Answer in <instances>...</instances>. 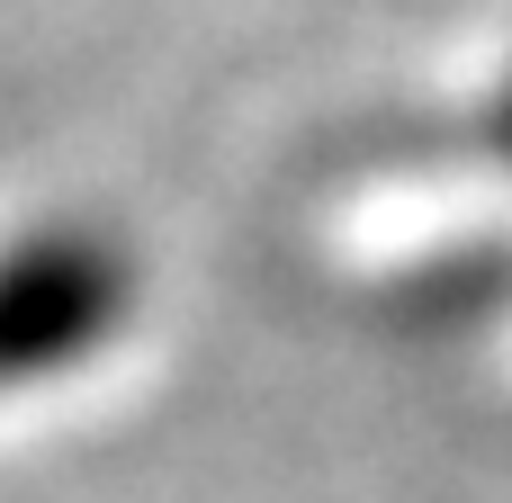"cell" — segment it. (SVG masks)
Instances as JSON below:
<instances>
[{
  "label": "cell",
  "instance_id": "6da1fadb",
  "mask_svg": "<svg viewBox=\"0 0 512 503\" xmlns=\"http://www.w3.org/2000/svg\"><path fill=\"white\" fill-rule=\"evenodd\" d=\"M126 315V261L99 234H36L0 261V387L72 369Z\"/></svg>",
  "mask_w": 512,
  "mask_h": 503
}]
</instances>
